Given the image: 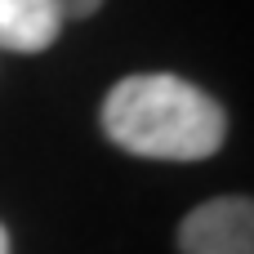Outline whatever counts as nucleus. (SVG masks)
I'll return each instance as SVG.
<instances>
[{
  "mask_svg": "<svg viewBox=\"0 0 254 254\" xmlns=\"http://www.w3.org/2000/svg\"><path fill=\"white\" fill-rule=\"evenodd\" d=\"M98 125L121 152L147 161H205L228 138L223 103L170 71L116 80L103 98Z\"/></svg>",
  "mask_w": 254,
  "mask_h": 254,
  "instance_id": "nucleus-1",
  "label": "nucleus"
},
{
  "mask_svg": "<svg viewBox=\"0 0 254 254\" xmlns=\"http://www.w3.org/2000/svg\"><path fill=\"white\" fill-rule=\"evenodd\" d=\"M179 254H254L250 196H214L179 223Z\"/></svg>",
  "mask_w": 254,
  "mask_h": 254,
  "instance_id": "nucleus-2",
  "label": "nucleus"
},
{
  "mask_svg": "<svg viewBox=\"0 0 254 254\" xmlns=\"http://www.w3.org/2000/svg\"><path fill=\"white\" fill-rule=\"evenodd\" d=\"M58 0H0V49L9 54H40L63 31Z\"/></svg>",
  "mask_w": 254,
  "mask_h": 254,
  "instance_id": "nucleus-3",
  "label": "nucleus"
},
{
  "mask_svg": "<svg viewBox=\"0 0 254 254\" xmlns=\"http://www.w3.org/2000/svg\"><path fill=\"white\" fill-rule=\"evenodd\" d=\"M58 9H63V18H89L103 9V0H58Z\"/></svg>",
  "mask_w": 254,
  "mask_h": 254,
  "instance_id": "nucleus-4",
  "label": "nucleus"
},
{
  "mask_svg": "<svg viewBox=\"0 0 254 254\" xmlns=\"http://www.w3.org/2000/svg\"><path fill=\"white\" fill-rule=\"evenodd\" d=\"M0 254H9V232L0 228Z\"/></svg>",
  "mask_w": 254,
  "mask_h": 254,
  "instance_id": "nucleus-5",
  "label": "nucleus"
}]
</instances>
